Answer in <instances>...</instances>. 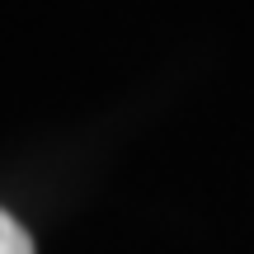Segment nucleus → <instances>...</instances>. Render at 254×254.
Returning a JSON list of instances; mask_svg holds the SVG:
<instances>
[{
    "label": "nucleus",
    "instance_id": "obj_1",
    "mask_svg": "<svg viewBox=\"0 0 254 254\" xmlns=\"http://www.w3.org/2000/svg\"><path fill=\"white\" fill-rule=\"evenodd\" d=\"M0 254H33V240L9 212H0Z\"/></svg>",
    "mask_w": 254,
    "mask_h": 254
}]
</instances>
